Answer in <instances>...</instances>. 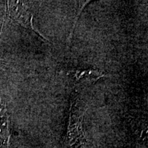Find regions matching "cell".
Returning <instances> with one entry per match:
<instances>
[{"mask_svg": "<svg viewBox=\"0 0 148 148\" xmlns=\"http://www.w3.org/2000/svg\"><path fill=\"white\" fill-rule=\"evenodd\" d=\"M10 115L5 99L0 96V148L7 147L10 140Z\"/></svg>", "mask_w": 148, "mask_h": 148, "instance_id": "1", "label": "cell"}, {"mask_svg": "<svg viewBox=\"0 0 148 148\" xmlns=\"http://www.w3.org/2000/svg\"><path fill=\"white\" fill-rule=\"evenodd\" d=\"M103 75L100 72L97 71H93V70H88V71H77L75 73V77L77 79H94L97 80V79L100 78L101 77H103Z\"/></svg>", "mask_w": 148, "mask_h": 148, "instance_id": "2", "label": "cell"}]
</instances>
